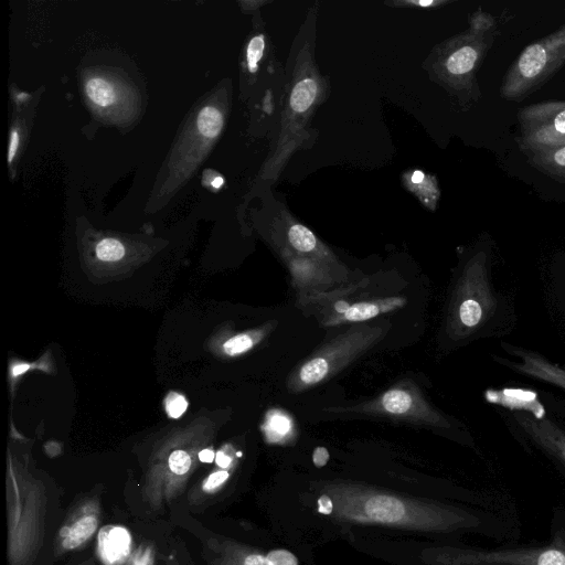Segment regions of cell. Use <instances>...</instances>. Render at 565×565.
Returning <instances> with one entry per match:
<instances>
[{
  "label": "cell",
  "instance_id": "obj_1",
  "mask_svg": "<svg viewBox=\"0 0 565 565\" xmlns=\"http://www.w3.org/2000/svg\"><path fill=\"white\" fill-rule=\"evenodd\" d=\"M315 489L317 512L341 523L427 533L454 532L478 523L461 509L360 482L328 480Z\"/></svg>",
  "mask_w": 565,
  "mask_h": 565
},
{
  "label": "cell",
  "instance_id": "obj_2",
  "mask_svg": "<svg viewBox=\"0 0 565 565\" xmlns=\"http://www.w3.org/2000/svg\"><path fill=\"white\" fill-rule=\"evenodd\" d=\"M511 299L495 284L492 243H483L462 264L447 308L446 333L455 343L511 331Z\"/></svg>",
  "mask_w": 565,
  "mask_h": 565
},
{
  "label": "cell",
  "instance_id": "obj_3",
  "mask_svg": "<svg viewBox=\"0 0 565 565\" xmlns=\"http://www.w3.org/2000/svg\"><path fill=\"white\" fill-rule=\"evenodd\" d=\"M8 565H33L44 543V483L9 460L6 479Z\"/></svg>",
  "mask_w": 565,
  "mask_h": 565
},
{
  "label": "cell",
  "instance_id": "obj_4",
  "mask_svg": "<svg viewBox=\"0 0 565 565\" xmlns=\"http://www.w3.org/2000/svg\"><path fill=\"white\" fill-rule=\"evenodd\" d=\"M390 327L387 321L352 324L295 367L287 380L288 391L300 393L328 381L379 343Z\"/></svg>",
  "mask_w": 565,
  "mask_h": 565
},
{
  "label": "cell",
  "instance_id": "obj_5",
  "mask_svg": "<svg viewBox=\"0 0 565 565\" xmlns=\"http://www.w3.org/2000/svg\"><path fill=\"white\" fill-rule=\"evenodd\" d=\"M498 35L495 18L482 10L470 19V28L451 40L440 58L443 75L468 100L481 96L476 74Z\"/></svg>",
  "mask_w": 565,
  "mask_h": 565
},
{
  "label": "cell",
  "instance_id": "obj_6",
  "mask_svg": "<svg viewBox=\"0 0 565 565\" xmlns=\"http://www.w3.org/2000/svg\"><path fill=\"white\" fill-rule=\"evenodd\" d=\"M565 65V24L530 43L509 66L500 85V96L522 102L545 85Z\"/></svg>",
  "mask_w": 565,
  "mask_h": 565
},
{
  "label": "cell",
  "instance_id": "obj_7",
  "mask_svg": "<svg viewBox=\"0 0 565 565\" xmlns=\"http://www.w3.org/2000/svg\"><path fill=\"white\" fill-rule=\"evenodd\" d=\"M324 412L339 415H366L384 417L440 429L452 428V422L423 396L412 381H402L379 396L349 407H330Z\"/></svg>",
  "mask_w": 565,
  "mask_h": 565
},
{
  "label": "cell",
  "instance_id": "obj_8",
  "mask_svg": "<svg viewBox=\"0 0 565 565\" xmlns=\"http://www.w3.org/2000/svg\"><path fill=\"white\" fill-rule=\"evenodd\" d=\"M516 143L525 154L565 146V102L547 100L524 106L516 114Z\"/></svg>",
  "mask_w": 565,
  "mask_h": 565
},
{
  "label": "cell",
  "instance_id": "obj_9",
  "mask_svg": "<svg viewBox=\"0 0 565 565\" xmlns=\"http://www.w3.org/2000/svg\"><path fill=\"white\" fill-rule=\"evenodd\" d=\"M428 565H565V554L556 548L479 552L459 548H429L423 552Z\"/></svg>",
  "mask_w": 565,
  "mask_h": 565
},
{
  "label": "cell",
  "instance_id": "obj_10",
  "mask_svg": "<svg viewBox=\"0 0 565 565\" xmlns=\"http://www.w3.org/2000/svg\"><path fill=\"white\" fill-rule=\"evenodd\" d=\"M102 513V490H92L78 497L56 531L53 556L60 558L84 548L98 532Z\"/></svg>",
  "mask_w": 565,
  "mask_h": 565
},
{
  "label": "cell",
  "instance_id": "obj_11",
  "mask_svg": "<svg viewBox=\"0 0 565 565\" xmlns=\"http://www.w3.org/2000/svg\"><path fill=\"white\" fill-rule=\"evenodd\" d=\"M501 347L508 358L494 356L500 364L565 392V366L553 363L546 356L529 349L507 342L501 343Z\"/></svg>",
  "mask_w": 565,
  "mask_h": 565
},
{
  "label": "cell",
  "instance_id": "obj_12",
  "mask_svg": "<svg viewBox=\"0 0 565 565\" xmlns=\"http://www.w3.org/2000/svg\"><path fill=\"white\" fill-rule=\"evenodd\" d=\"M515 424L536 447L565 466V429L548 417L512 412Z\"/></svg>",
  "mask_w": 565,
  "mask_h": 565
},
{
  "label": "cell",
  "instance_id": "obj_13",
  "mask_svg": "<svg viewBox=\"0 0 565 565\" xmlns=\"http://www.w3.org/2000/svg\"><path fill=\"white\" fill-rule=\"evenodd\" d=\"M204 556L209 565H271L259 550L220 535L206 540Z\"/></svg>",
  "mask_w": 565,
  "mask_h": 565
},
{
  "label": "cell",
  "instance_id": "obj_14",
  "mask_svg": "<svg viewBox=\"0 0 565 565\" xmlns=\"http://www.w3.org/2000/svg\"><path fill=\"white\" fill-rule=\"evenodd\" d=\"M406 305L404 297H387L360 301L344 307L334 306V311L326 316L322 324L333 327L343 323H360L382 313L394 311Z\"/></svg>",
  "mask_w": 565,
  "mask_h": 565
},
{
  "label": "cell",
  "instance_id": "obj_15",
  "mask_svg": "<svg viewBox=\"0 0 565 565\" xmlns=\"http://www.w3.org/2000/svg\"><path fill=\"white\" fill-rule=\"evenodd\" d=\"M209 473L195 487L188 492V502L191 505H203L217 495L232 475L231 467H221Z\"/></svg>",
  "mask_w": 565,
  "mask_h": 565
},
{
  "label": "cell",
  "instance_id": "obj_16",
  "mask_svg": "<svg viewBox=\"0 0 565 565\" xmlns=\"http://www.w3.org/2000/svg\"><path fill=\"white\" fill-rule=\"evenodd\" d=\"M529 163L548 178L565 183V146L525 153Z\"/></svg>",
  "mask_w": 565,
  "mask_h": 565
},
{
  "label": "cell",
  "instance_id": "obj_17",
  "mask_svg": "<svg viewBox=\"0 0 565 565\" xmlns=\"http://www.w3.org/2000/svg\"><path fill=\"white\" fill-rule=\"evenodd\" d=\"M548 278L550 303L565 333V258L553 264Z\"/></svg>",
  "mask_w": 565,
  "mask_h": 565
},
{
  "label": "cell",
  "instance_id": "obj_18",
  "mask_svg": "<svg viewBox=\"0 0 565 565\" xmlns=\"http://www.w3.org/2000/svg\"><path fill=\"white\" fill-rule=\"evenodd\" d=\"M263 428L267 440L273 444H286L294 436L292 420L280 409L267 414Z\"/></svg>",
  "mask_w": 565,
  "mask_h": 565
},
{
  "label": "cell",
  "instance_id": "obj_19",
  "mask_svg": "<svg viewBox=\"0 0 565 565\" xmlns=\"http://www.w3.org/2000/svg\"><path fill=\"white\" fill-rule=\"evenodd\" d=\"M275 326L276 323L273 326L268 323L253 332L236 334L223 344V350L228 355L242 354L259 342Z\"/></svg>",
  "mask_w": 565,
  "mask_h": 565
},
{
  "label": "cell",
  "instance_id": "obj_20",
  "mask_svg": "<svg viewBox=\"0 0 565 565\" xmlns=\"http://www.w3.org/2000/svg\"><path fill=\"white\" fill-rule=\"evenodd\" d=\"M318 87L312 78H303L292 88L290 95V107L296 113L306 111L315 102Z\"/></svg>",
  "mask_w": 565,
  "mask_h": 565
},
{
  "label": "cell",
  "instance_id": "obj_21",
  "mask_svg": "<svg viewBox=\"0 0 565 565\" xmlns=\"http://www.w3.org/2000/svg\"><path fill=\"white\" fill-rule=\"evenodd\" d=\"M85 90L88 98L97 106L106 107L116 99L114 87L100 77H93L86 82Z\"/></svg>",
  "mask_w": 565,
  "mask_h": 565
},
{
  "label": "cell",
  "instance_id": "obj_22",
  "mask_svg": "<svg viewBox=\"0 0 565 565\" xmlns=\"http://www.w3.org/2000/svg\"><path fill=\"white\" fill-rule=\"evenodd\" d=\"M287 236L289 244L299 253L310 254L318 248V241L313 233L301 224L291 225Z\"/></svg>",
  "mask_w": 565,
  "mask_h": 565
},
{
  "label": "cell",
  "instance_id": "obj_23",
  "mask_svg": "<svg viewBox=\"0 0 565 565\" xmlns=\"http://www.w3.org/2000/svg\"><path fill=\"white\" fill-rule=\"evenodd\" d=\"M196 125L201 135L213 138L220 134L223 127L222 113L214 106H206L200 110Z\"/></svg>",
  "mask_w": 565,
  "mask_h": 565
},
{
  "label": "cell",
  "instance_id": "obj_24",
  "mask_svg": "<svg viewBox=\"0 0 565 565\" xmlns=\"http://www.w3.org/2000/svg\"><path fill=\"white\" fill-rule=\"evenodd\" d=\"M96 254L100 260L116 262L124 256L125 248L119 241L105 238L97 244Z\"/></svg>",
  "mask_w": 565,
  "mask_h": 565
},
{
  "label": "cell",
  "instance_id": "obj_25",
  "mask_svg": "<svg viewBox=\"0 0 565 565\" xmlns=\"http://www.w3.org/2000/svg\"><path fill=\"white\" fill-rule=\"evenodd\" d=\"M156 552L150 543L139 544L122 565H154Z\"/></svg>",
  "mask_w": 565,
  "mask_h": 565
},
{
  "label": "cell",
  "instance_id": "obj_26",
  "mask_svg": "<svg viewBox=\"0 0 565 565\" xmlns=\"http://www.w3.org/2000/svg\"><path fill=\"white\" fill-rule=\"evenodd\" d=\"M265 47L264 36L262 34L254 36L246 51V58L249 72L254 73L257 71L258 62L263 56Z\"/></svg>",
  "mask_w": 565,
  "mask_h": 565
},
{
  "label": "cell",
  "instance_id": "obj_27",
  "mask_svg": "<svg viewBox=\"0 0 565 565\" xmlns=\"http://www.w3.org/2000/svg\"><path fill=\"white\" fill-rule=\"evenodd\" d=\"M266 555L271 565H298L297 556L285 548L271 550Z\"/></svg>",
  "mask_w": 565,
  "mask_h": 565
},
{
  "label": "cell",
  "instance_id": "obj_28",
  "mask_svg": "<svg viewBox=\"0 0 565 565\" xmlns=\"http://www.w3.org/2000/svg\"><path fill=\"white\" fill-rule=\"evenodd\" d=\"M186 406H188V403H186L185 398L180 394L171 393L167 397V402H166L167 413L172 418L180 417L185 412Z\"/></svg>",
  "mask_w": 565,
  "mask_h": 565
},
{
  "label": "cell",
  "instance_id": "obj_29",
  "mask_svg": "<svg viewBox=\"0 0 565 565\" xmlns=\"http://www.w3.org/2000/svg\"><path fill=\"white\" fill-rule=\"evenodd\" d=\"M330 458V454L326 447L318 446L312 451V462L317 468L324 467Z\"/></svg>",
  "mask_w": 565,
  "mask_h": 565
},
{
  "label": "cell",
  "instance_id": "obj_30",
  "mask_svg": "<svg viewBox=\"0 0 565 565\" xmlns=\"http://www.w3.org/2000/svg\"><path fill=\"white\" fill-rule=\"evenodd\" d=\"M19 147V131L13 130L10 135V145L8 150V162L11 163L14 159V156L17 153Z\"/></svg>",
  "mask_w": 565,
  "mask_h": 565
},
{
  "label": "cell",
  "instance_id": "obj_31",
  "mask_svg": "<svg viewBox=\"0 0 565 565\" xmlns=\"http://www.w3.org/2000/svg\"><path fill=\"white\" fill-rule=\"evenodd\" d=\"M214 458V452L211 449H203L200 452V460L203 462H211Z\"/></svg>",
  "mask_w": 565,
  "mask_h": 565
},
{
  "label": "cell",
  "instance_id": "obj_32",
  "mask_svg": "<svg viewBox=\"0 0 565 565\" xmlns=\"http://www.w3.org/2000/svg\"><path fill=\"white\" fill-rule=\"evenodd\" d=\"M163 565H181V563L179 562L177 556H174V554L171 553L163 558Z\"/></svg>",
  "mask_w": 565,
  "mask_h": 565
},
{
  "label": "cell",
  "instance_id": "obj_33",
  "mask_svg": "<svg viewBox=\"0 0 565 565\" xmlns=\"http://www.w3.org/2000/svg\"><path fill=\"white\" fill-rule=\"evenodd\" d=\"M413 4L420 6V7H429V6H438L443 4L444 1H412Z\"/></svg>",
  "mask_w": 565,
  "mask_h": 565
},
{
  "label": "cell",
  "instance_id": "obj_34",
  "mask_svg": "<svg viewBox=\"0 0 565 565\" xmlns=\"http://www.w3.org/2000/svg\"><path fill=\"white\" fill-rule=\"evenodd\" d=\"M424 173L422 171H414V173L412 174V181L414 183H420L424 179Z\"/></svg>",
  "mask_w": 565,
  "mask_h": 565
},
{
  "label": "cell",
  "instance_id": "obj_35",
  "mask_svg": "<svg viewBox=\"0 0 565 565\" xmlns=\"http://www.w3.org/2000/svg\"><path fill=\"white\" fill-rule=\"evenodd\" d=\"M29 369V365L26 364H21V365H18L13 369L12 373L13 375H19L21 374L22 372L26 371Z\"/></svg>",
  "mask_w": 565,
  "mask_h": 565
},
{
  "label": "cell",
  "instance_id": "obj_36",
  "mask_svg": "<svg viewBox=\"0 0 565 565\" xmlns=\"http://www.w3.org/2000/svg\"><path fill=\"white\" fill-rule=\"evenodd\" d=\"M77 565H97V563H96L95 557H89V558L82 561Z\"/></svg>",
  "mask_w": 565,
  "mask_h": 565
},
{
  "label": "cell",
  "instance_id": "obj_37",
  "mask_svg": "<svg viewBox=\"0 0 565 565\" xmlns=\"http://www.w3.org/2000/svg\"><path fill=\"white\" fill-rule=\"evenodd\" d=\"M222 184H223V179L221 177H215L212 182V185L217 189V188H221Z\"/></svg>",
  "mask_w": 565,
  "mask_h": 565
}]
</instances>
